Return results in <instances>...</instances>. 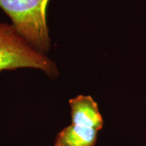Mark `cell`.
<instances>
[{
    "label": "cell",
    "mask_w": 146,
    "mask_h": 146,
    "mask_svg": "<svg viewBox=\"0 0 146 146\" xmlns=\"http://www.w3.org/2000/svg\"><path fill=\"white\" fill-rule=\"evenodd\" d=\"M98 133L92 128L71 124L58 133L54 146H95Z\"/></svg>",
    "instance_id": "277c9868"
},
{
    "label": "cell",
    "mask_w": 146,
    "mask_h": 146,
    "mask_svg": "<svg viewBox=\"0 0 146 146\" xmlns=\"http://www.w3.org/2000/svg\"><path fill=\"white\" fill-rule=\"evenodd\" d=\"M27 68L51 77L58 74L55 64L45 54L29 44L12 25L0 21V72Z\"/></svg>",
    "instance_id": "7a4b0ae2"
},
{
    "label": "cell",
    "mask_w": 146,
    "mask_h": 146,
    "mask_svg": "<svg viewBox=\"0 0 146 146\" xmlns=\"http://www.w3.org/2000/svg\"><path fill=\"white\" fill-rule=\"evenodd\" d=\"M49 2L50 0H0V8L10 18L16 31L43 54L50 47L46 22Z\"/></svg>",
    "instance_id": "6da1fadb"
},
{
    "label": "cell",
    "mask_w": 146,
    "mask_h": 146,
    "mask_svg": "<svg viewBox=\"0 0 146 146\" xmlns=\"http://www.w3.org/2000/svg\"><path fill=\"white\" fill-rule=\"evenodd\" d=\"M72 123L99 131L104 121L98 105L89 96H78L69 100Z\"/></svg>",
    "instance_id": "3957f363"
}]
</instances>
